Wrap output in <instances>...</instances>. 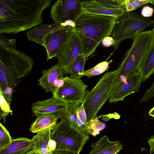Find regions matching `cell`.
<instances>
[{
	"instance_id": "obj_8",
	"label": "cell",
	"mask_w": 154,
	"mask_h": 154,
	"mask_svg": "<svg viewBox=\"0 0 154 154\" xmlns=\"http://www.w3.org/2000/svg\"><path fill=\"white\" fill-rule=\"evenodd\" d=\"M88 85L80 79L69 76L64 77L63 85L59 88L53 95L66 103H82L87 91Z\"/></svg>"
},
{
	"instance_id": "obj_6",
	"label": "cell",
	"mask_w": 154,
	"mask_h": 154,
	"mask_svg": "<svg viewBox=\"0 0 154 154\" xmlns=\"http://www.w3.org/2000/svg\"><path fill=\"white\" fill-rule=\"evenodd\" d=\"M154 26V19L143 17L132 11L125 12L117 19L113 27V37L115 41L113 48L117 49L122 40L133 38L145 28Z\"/></svg>"
},
{
	"instance_id": "obj_27",
	"label": "cell",
	"mask_w": 154,
	"mask_h": 154,
	"mask_svg": "<svg viewBox=\"0 0 154 154\" xmlns=\"http://www.w3.org/2000/svg\"><path fill=\"white\" fill-rule=\"evenodd\" d=\"M13 139L9 132L1 123H0V149L10 144Z\"/></svg>"
},
{
	"instance_id": "obj_25",
	"label": "cell",
	"mask_w": 154,
	"mask_h": 154,
	"mask_svg": "<svg viewBox=\"0 0 154 154\" xmlns=\"http://www.w3.org/2000/svg\"><path fill=\"white\" fill-rule=\"evenodd\" d=\"M150 1L149 0H124L122 8L125 12L132 11Z\"/></svg>"
},
{
	"instance_id": "obj_42",
	"label": "cell",
	"mask_w": 154,
	"mask_h": 154,
	"mask_svg": "<svg viewBox=\"0 0 154 154\" xmlns=\"http://www.w3.org/2000/svg\"><path fill=\"white\" fill-rule=\"evenodd\" d=\"M148 114L154 118V106L149 111Z\"/></svg>"
},
{
	"instance_id": "obj_21",
	"label": "cell",
	"mask_w": 154,
	"mask_h": 154,
	"mask_svg": "<svg viewBox=\"0 0 154 154\" xmlns=\"http://www.w3.org/2000/svg\"><path fill=\"white\" fill-rule=\"evenodd\" d=\"M79 103H66L63 117L66 118L71 126L79 130L77 122V112L79 107Z\"/></svg>"
},
{
	"instance_id": "obj_15",
	"label": "cell",
	"mask_w": 154,
	"mask_h": 154,
	"mask_svg": "<svg viewBox=\"0 0 154 154\" xmlns=\"http://www.w3.org/2000/svg\"><path fill=\"white\" fill-rule=\"evenodd\" d=\"M35 143L32 139L18 137L0 149V154H26L33 149Z\"/></svg>"
},
{
	"instance_id": "obj_38",
	"label": "cell",
	"mask_w": 154,
	"mask_h": 154,
	"mask_svg": "<svg viewBox=\"0 0 154 154\" xmlns=\"http://www.w3.org/2000/svg\"><path fill=\"white\" fill-rule=\"evenodd\" d=\"M103 46L105 47H109L113 45L115 43L114 39L112 37L108 36L105 37L101 42Z\"/></svg>"
},
{
	"instance_id": "obj_14",
	"label": "cell",
	"mask_w": 154,
	"mask_h": 154,
	"mask_svg": "<svg viewBox=\"0 0 154 154\" xmlns=\"http://www.w3.org/2000/svg\"><path fill=\"white\" fill-rule=\"evenodd\" d=\"M83 13L100 15L111 16L117 18L125 13L122 9H113L106 7L96 0L82 1Z\"/></svg>"
},
{
	"instance_id": "obj_13",
	"label": "cell",
	"mask_w": 154,
	"mask_h": 154,
	"mask_svg": "<svg viewBox=\"0 0 154 154\" xmlns=\"http://www.w3.org/2000/svg\"><path fill=\"white\" fill-rule=\"evenodd\" d=\"M66 103L61 99L53 96L42 101L32 103V111L36 117L43 115L54 116L58 119L63 118Z\"/></svg>"
},
{
	"instance_id": "obj_43",
	"label": "cell",
	"mask_w": 154,
	"mask_h": 154,
	"mask_svg": "<svg viewBox=\"0 0 154 154\" xmlns=\"http://www.w3.org/2000/svg\"><path fill=\"white\" fill-rule=\"evenodd\" d=\"M38 152L33 149L30 151L28 154H38Z\"/></svg>"
},
{
	"instance_id": "obj_28",
	"label": "cell",
	"mask_w": 154,
	"mask_h": 154,
	"mask_svg": "<svg viewBox=\"0 0 154 154\" xmlns=\"http://www.w3.org/2000/svg\"><path fill=\"white\" fill-rule=\"evenodd\" d=\"M96 0L103 5L109 8L123 9L122 6L124 0Z\"/></svg>"
},
{
	"instance_id": "obj_45",
	"label": "cell",
	"mask_w": 154,
	"mask_h": 154,
	"mask_svg": "<svg viewBox=\"0 0 154 154\" xmlns=\"http://www.w3.org/2000/svg\"><path fill=\"white\" fill-rule=\"evenodd\" d=\"M38 154H41V153L39 152H38Z\"/></svg>"
},
{
	"instance_id": "obj_34",
	"label": "cell",
	"mask_w": 154,
	"mask_h": 154,
	"mask_svg": "<svg viewBox=\"0 0 154 154\" xmlns=\"http://www.w3.org/2000/svg\"><path fill=\"white\" fill-rule=\"evenodd\" d=\"M154 96V81L152 85L145 92L140 103L146 102L152 98Z\"/></svg>"
},
{
	"instance_id": "obj_7",
	"label": "cell",
	"mask_w": 154,
	"mask_h": 154,
	"mask_svg": "<svg viewBox=\"0 0 154 154\" xmlns=\"http://www.w3.org/2000/svg\"><path fill=\"white\" fill-rule=\"evenodd\" d=\"M51 139L56 142V149L67 146L80 153L88 140L89 136L72 127L68 121L63 117L52 130Z\"/></svg>"
},
{
	"instance_id": "obj_18",
	"label": "cell",
	"mask_w": 154,
	"mask_h": 154,
	"mask_svg": "<svg viewBox=\"0 0 154 154\" xmlns=\"http://www.w3.org/2000/svg\"><path fill=\"white\" fill-rule=\"evenodd\" d=\"M60 26V25L54 23L48 24H40L30 30L26 35L28 39L34 42L41 46H44L45 38L54 32Z\"/></svg>"
},
{
	"instance_id": "obj_3",
	"label": "cell",
	"mask_w": 154,
	"mask_h": 154,
	"mask_svg": "<svg viewBox=\"0 0 154 154\" xmlns=\"http://www.w3.org/2000/svg\"><path fill=\"white\" fill-rule=\"evenodd\" d=\"M34 61L15 48L0 47V89L14 88L32 71Z\"/></svg>"
},
{
	"instance_id": "obj_11",
	"label": "cell",
	"mask_w": 154,
	"mask_h": 154,
	"mask_svg": "<svg viewBox=\"0 0 154 154\" xmlns=\"http://www.w3.org/2000/svg\"><path fill=\"white\" fill-rule=\"evenodd\" d=\"M141 82L140 75L137 71L126 77L116 79L109 99V102L122 101L127 96L138 91Z\"/></svg>"
},
{
	"instance_id": "obj_26",
	"label": "cell",
	"mask_w": 154,
	"mask_h": 154,
	"mask_svg": "<svg viewBox=\"0 0 154 154\" xmlns=\"http://www.w3.org/2000/svg\"><path fill=\"white\" fill-rule=\"evenodd\" d=\"M9 104L6 101L2 91L0 89V119H3L4 122L5 118L9 113L12 114L13 111L11 109Z\"/></svg>"
},
{
	"instance_id": "obj_31",
	"label": "cell",
	"mask_w": 154,
	"mask_h": 154,
	"mask_svg": "<svg viewBox=\"0 0 154 154\" xmlns=\"http://www.w3.org/2000/svg\"><path fill=\"white\" fill-rule=\"evenodd\" d=\"M88 126L93 130L95 136L99 134L100 131L105 128L106 125L100 121L97 117L95 120Z\"/></svg>"
},
{
	"instance_id": "obj_39",
	"label": "cell",
	"mask_w": 154,
	"mask_h": 154,
	"mask_svg": "<svg viewBox=\"0 0 154 154\" xmlns=\"http://www.w3.org/2000/svg\"><path fill=\"white\" fill-rule=\"evenodd\" d=\"M61 26L63 27H69L75 29L76 23L75 21L71 20H67L60 24Z\"/></svg>"
},
{
	"instance_id": "obj_33",
	"label": "cell",
	"mask_w": 154,
	"mask_h": 154,
	"mask_svg": "<svg viewBox=\"0 0 154 154\" xmlns=\"http://www.w3.org/2000/svg\"><path fill=\"white\" fill-rule=\"evenodd\" d=\"M73 149L67 146L56 149L51 154H79Z\"/></svg>"
},
{
	"instance_id": "obj_23",
	"label": "cell",
	"mask_w": 154,
	"mask_h": 154,
	"mask_svg": "<svg viewBox=\"0 0 154 154\" xmlns=\"http://www.w3.org/2000/svg\"><path fill=\"white\" fill-rule=\"evenodd\" d=\"M86 57L83 53L80 54L75 60L70 73L69 77L75 79H80L83 76L80 74L84 71Z\"/></svg>"
},
{
	"instance_id": "obj_12",
	"label": "cell",
	"mask_w": 154,
	"mask_h": 154,
	"mask_svg": "<svg viewBox=\"0 0 154 154\" xmlns=\"http://www.w3.org/2000/svg\"><path fill=\"white\" fill-rule=\"evenodd\" d=\"M75 29L60 26L45 38L44 45L47 53V60L56 57L61 50Z\"/></svg>"
},
{
	"instance_id": "obj_40",
	"label": "cell",
	"mask_w": 154,
	"mask_h": 154,
	"mask_svg": "<svg viewBox=\"0 0 154 154\" xmlns=\"http://www.w3.org/2000/svg\"><path fill=\"white\" fill-rule=\"evenodd\" d=\"M48 147L51 154L52 152L56 148V142L55 140L51 139L49 142Z\"/></svg>"
},
{
	"instance_id": "obj_24",
	"label": "cell",
	"mask_w": 154,
	"mask_h": 154,
	"mask_svg": "<svg viewBox=\"0 0 154 154\" xmlns=\"http://www.w3.org/2000/svg\"><path fill=\"white\" fill-rule=\"evenodd\" d=\"M112 61L111 60L109 61L106 60L101 62L91 69L84 70L80 75L89 78L100 74L108 70L109 64Z\"/></svg>"
},
{
	"instance_id": "obj_17",
	"label": "cell",
	"mask_w": 154,
	"mask_h": 154,
	"mask_svg": "<svg viewBox=\"0 0 154 154\" xmlns=\"http://www.w3.org/2000/svg\"><path fill=\"white\" fill-rule=\"evenodd\" d=\"M150 46L147 55L137 72L140 75L141 82H145L154 73V28Z\"/></svg>"
},
{
	"instance_id": "obj_41",
	"label": "cell",
	"mask_w": 154,
	"mask_h": 154,
	"mask_svg": "<svg viewBox=\"0 0 154 154\" xmlns=\"http://www.w3.org/2000/svg\"><path fill=\"white\" fill-rule=\"evenodd\" d=\"M149 145L150 149L154 151V135L152 136L148 140Z\"/></svg>"
},
{
	"instance_id": "obj_16",
	"label": "cell",
	"mask_w": 154,
	"mask_h": 154,
	"mask_svg": "<svg viewBox=\"0 0 154 154\" xmlns=\"http://www.w3.org/2000/svg\"><path fill=\"white\" fill-rule=\"evenodd\" d=\"M65 74L61 67L57 63L49 69L43 71L42 76L38 80V84L46 93H51L55 81L58 79L63 78Z\"/></svg>"
},
{
	"instance_id": "obj_32",
	"label": "cell",
	"mask_w": 154,
	"mask_h": 154,
	"mask_svg": "<svg viewBox=\"0 0 154 154\" xmlns=\"http://www.w3.org/2000/svg\"><path fill=\"white\" fill-rule=\"evenodd\" d=\"M122 148L123 146L120 144V142L117 141L116 143L108 148L103 154H116Z\"/></svg>"
},
{
	"instance_id": "obj_9",
	"label": "cell",
	"mask_w": 154,
	"mask_h": 154,
	"mask_svg": "<svg viewBox=\"0 0 154 154\" xmlns=\"http://www.w3.org/2000/svg\"><path fill=\"white\" fill-rule=\"evenodd\" d=\"M82 1L57 0L51 7L50 17L54 23L60 25L67 20L75 22L83 13Z\"/></svg>"
},
{
	"instance_id": "obj_35",
	"label": "cell",
	"mask_w": 154,
	"mask_h": 154,
	"mask_svg": "<svg viewBox=\"0 0 154 154\" xmlns=\"http://www.w3.org/2000/svg\"><path fill=\"white\" fill-rule=\"evenodd\" d=\"M77 116L84 123L88 125L86 113L82 103L78 109Z\"/></svg>"
},
{
	"instance_id": "obj_10",
	"label": "cell",
	"mask_w": 154,
	"mask_h": 154,
	"mask_svg": "<svg viewBox=\"0 0 154 154\" xmlns=\"http://www.w3.org/2000/svg\"><path fill=\"white\" fill-rule=\"evenodd\" d=\"M83 53L82 44L75 30L56 57L57 63L66 74H70L74 62L80 54Z\"/></svg>"
},
{
	"instance_id": "obj_5",
	"label": "cell",
	"mask_w": 154,
	"mask_h": 154,
	"mask_svg": "<svg viewBox=\"0 0 154 154\" xmlns=\"http://www.w3.org/2000/svg\"><path fill=\"white\" fill-rule=\"evenodd\" d=\"M117 72L116 69L106 73L92 89L87 91L82 103L86 113L88 125L97 118L99 110L109 99Z\"/></svg>"
},
{
	"instance_id": "obj_37",
	"label": "cell",
	"mask_w": 154,
	"mask_h": 154,
	"mask_svg": "<svg viewBox=\"0 0 154 154\" xmlns=\"http://www.w3.org/2000/svg\"><path fill=\"white\" fill-rule=\"evenodd\" d=\"M13 91V88L7 87L2 91L4 95L9 104L11 103L12 102Z\"/></svg>"
},
{
	"instance_id": "obj_20",
	"label": "cell",
	"mask_w": 154,
	"mask_h": 154,
	"mask_svg": "<svg viewBox=\"0 0 154 154\" xmlns=\"http://www.w3.org/2000/svg\"><path fill=\"white\" fill-rule=\"evenodd\" d=\"M51 128L42 131L33 137L32 139L35 143L33 149L41 154H51L48 147L49 142L51 139Z\"/></svg>"
},
{
	"instance_id": "obj_36",
	"label": "cell",
	"mask_w": 154,
	"mask_h": 154,
	"mask_svg": "<svg viewBox=\"0 0 154 154\" xmlns=\"http://www.w3.org/2000/svg\"><path fill=\"white\" fill-rule=\"evenodd\" d=\"M153 12V8L148 6H145L142 8L141 14L143 17L147 18L151 17Z\"/></svg>"
},
{
	"instance_id": "obj_44",
	"label": "cell",
	"mask_w": 154,
	"mask_h": 154,
	"mask_svg": "<svg viewBox=\"0 0 154 154\" xmlns=\"http://www.w3.org/2000/svg\"><path fill=\"white\" fill-rule=\"evenodd\" d=\"M150 154H154V151L151 149L150 150Z\"/></svg>"
},
{
	"instance_id": "obj_19",
	"label": "cell",
	"mask_w": 154,
	"mask_h": 154,
	"mask_svg": "<svg viewBox=\"0 0 154 154\" xmlns=\"http://www.w3.org/2000/svg\"><path fill=\"white\" fill-rule=\"evenodd\" d=\"M58 119L49 115L41 116L36 117L35 120L30 125L29 130L32 133H37L43 130L51 128L52 130L57 124Z\"/></svg>"
},
{
	"instance_id": "obj_4",
	"label": "cell",
	"mask_w": 154,
	"mask_h": 154,
	"mask_svg": "<svg viewBox=\"0 0 154 154\" xmlns=\"http://www.w3.org/2000/svg\"><path fill=\"white\" fill-rule=\"evenodd\" d=\"M152 35V29L142 31L134 37L131 47L126 53L117 69L116 79L128 76L137 70L148 51Z\"/></svg>"
},
{
	"instance_id": "obj_30",
	"label": "cell",
	"mask_w": 154,
	"mask_h": 154,
	"mask_svg": "<svg viewBox=\"0 0 154 154\" xmlns=\"http://www.w3.org/2000/svg\"><path fill=\"white\" fill-rule=\"evenodd\" d=\"M77 122L78 129L82 133L87 135H91L94 136V132L87 125L84 123L77 116Z\"/></svg>"
},
{
	"instance_id": "obj_29",
	"label": "cell",
	"mask_w": 154,
	"mask_h": 154,
	"mask_svg": "<svg viewBox=\"0 0 154 154\" xmlns=\"http://www.w3.org/2000/svg\"><path fill=\"white\" fill-rule=\"evenodd\" d=\"M17 47V42L14 39H10L0 34V47L15 48Z\"/></svg>"
},
{
	"instance_id": "obj_2",
	"label": "cell",
	"mask_w": 154,
	"mask_h": 154,
	"mask_svg": "<svg viewBox=\"0 0 154 154\" xmlns=\"http://www.w3.org/2000/svg\"><path fill=\"white\" fill-rule=\"evenodd\" d=\"M117 19L109 16L83 13L76 20L75 31L86 57L95 52L105 37L109 36Z\"/></svg>"
},
{
	"instance_id": "obj_1",
	"label": "cell",
	"mask_w": 154,
	"mask_h": 154,
	"mask_svg": "<svg viewBox=\"0 0 154 154\" xmlns=\"http://www.w3.org/2000/svg\"><path fill=\"white\" fill-rule=\"evenodd\" d=\"M51 0H0V34H16L41 24Z\"/></svg>"
},
{
	"instance_id": "obj_22",
	"label": "cell",
	"mask_w": 154,
	"mask_h": 154,
	"mask_svg": "<svg viewBox=\"0 0 154 154\" xmlns=\"http://www.w3.org/2000/svg\"><path fill=\"white\" fill-rule=\"evenodd\" d=\"M117 141H111L106 135L96 143L91 145L93 149L89 154H103L105 151L109 147L116 143Z\"/></svg>"
},
{
	"instance_id": "obj_47",
	"label": "cell",
	"mask_w": 154,
	"mask_h": 154,
	"mask_svg": "<svg viewBox=\"0 0 154 154\" xmlns=\"http://www.w3.org/2000/svg\"><path fill=\"white\" fill-rule=\"evenodd\" d=\"M153 27L154 28V26Z\"/></svg>"
},
{
	"instance_id": "obj_46",
	"label": "cell",
	"mask_w": 154,
	"mask_h": 154,
	"mask_svg": "<svg viewBox=\"0 0 154 154\" xmlns=\"http://www.w3.org/2000/svg\"><path fill=\"white\" fill-rule=\"evenodd\" d=\"M30 151H29V152H28L26 154H28L29 153V152H30Z\"/></svg>"
}]
</instances>
